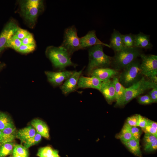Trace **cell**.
<instances>
[{"mask_svg":"<svg viewBox=\"0 0 157 157\" xmlns=\"http://www.w3.org/2000/svg\"><path fill=\"white\" fill-rule=\"evenodd\" d=\"M80 42L83 49L97 45H101L110 48L109 44L102 42L97 38L94 30L89 31L85 36L80 38Z\"/></svg>","mask_w":157,"mask_h":157,"instance_id":"7c38bea8","label":"cell"},{"mask_svg":"<svg viewBox=\"0 0 157 157\" xmlns=\"http://www.w3.org/2000/svg\"><path fill=\"white\" fill-rule=\"evenodd\" d=\"M5 64L0 62V70L4 66Z\"/></svg>","mask_w":157,"mask_h":157,"instance_id":"7bdbcfd3","label":"cell"},{"mask_svg":"<svg viewBox=\"0 0 157 157\" xmlns=\"http://www.w3.org/2000/svg\"><path fill=\"white\" fill-rule=\"evenodd\" d=\"M156 87H157V83L147 79L143 76L138 82L125 88L123 95L119 100L116 101L115 106H124L146 91Z\"/></svg>","mask_w":157,"mask_h":157,"instance_id":"6da1fadb","label":"cell"},{"mask_svg":"<svg viewBox=\"0 0 157 157\" xmlns=\"http://www.w3.org/2000/svg\"><path fill=\"white\" fill-rule=\"evenodd\" d=\"M57 157H60L59 155Z\"/></svg>","mask_w":157,"mask_h":157,"instance_id":"f6af8a7d","label":"cell"},{"mask_svg":"<svg viewBox=\"0 0 157 157\" xmlns=\"http://www.w3.org/2000/svg\"><path fill=\"white\" fill-rule=\"evenodd\" d=\"M42 136L36 132L34 136L23 143L24 146L26 148L38 143L41 140Z\"/></svg>","mask_w":157,"mask_h":157,"instance_id":"f1b7e54d","label":"cell"},{"mask_svg":"<svg viewBox=\"0 0 157 157\" xmlns=\"http://www.w3.org/2000/svg\"><path fill=\"white\" fill-rule=\"evenodd\" d=\"M123 43L125 48L134 47L135 35L131 33L122 35Z\"/></svg>","mask_w":157,"mask_h":157,"instance_id":"484cf974","label":"cell"},{"mask_svg":"<svg viewBox=\"0 0 157 157\" xmlns=\"http://www.w3.org/2000/svg\"><path fill=\"white\" fill-rule=\"evenodd\" d=\"M15 145L13 142L0 144V157H4L12 154Z\"/></svg>","mask_w":157,"mask_h":157,"instance_id":"7402d4cb","label":"cell"},{"mask_svg":"<svg viewBox=\"0 0 157 157\" xmlns=\"http://www.w3.org/2000/svg\"><path fill=\"white\" fill-rule=\"evenodd\" d=\"M148 119L139 114L137 126L140 127L142 129H144L147 125Z\"/></svg>","mask_w":157,"mask_h":157,"instance_id":"f35d334b","label":"cell"},{"mask_svg":"<svg viewBox=\"0 0 157 157\" xmlns=\"http://www.w3.org/2000/svg\"><path fill=\"white\" fill-rule=\"evenodd\" d=\"M22 44L21 40L14 35L7 42L5 48H11L17 51Z\"/></svg>","mask_w":157,"mask_h":157,"instance_id":"d4e9b609","label":"cell"},{"mask_svg":"<svg viewBox=\"0 0 157 157\" xmlns=\"http://www.w3.org/2000/svg\"><path fill=\"white\" fill-rule=\"evenodd\" d=\"M60 47L66 50L71 56L78 50L83 49L77 35V29L74 25L68 27L65 30L63 41Z\"/></svg>","mask_w":157,"mask_h":157,"instance_id":"ba28073f","label":"cell"},{"mask_svg":"<svg viewBox=\"0 0 157 157\" xmlns=\"http://www.w3.org/2000/svg\"><path fill=\"white\" fill-rule=\"evenodd\" d=\"M143 140L144 145H146L157 140V136L149 133H145Z\"/></svg>","mask_w":157,"mask_h":157,"instance_id":"d6a6232c","label":"cell"},{"mask_svg":"<svg viewBox=\"0 0 157 157\" xmlns=\"http://www.w3.org/2000/svg\"><path fill=\"white\" fill-rule=\"evenodd\" d=\"M2 138V131L0 130V144L1 143Z\"/></svg>","mask_w":157,"mask_h":157,"instance_id":"ee69618b","label":"cell"},{"mask_svg":"<svg viewBox=\"0 0 157 157\" xmlns=\"http://www.w3.org/2000/svg\"><path fill=\"white\" fill-rule=\"evenodd\" d=\"M139 114H136L128 117L126 123L131 126H137Z\"/></svg>","mask_w":157,"mask_h":157,"instance_id":"e575fe53","label":"cell"},{"mask_svg":"<svg viewBox=\"0 0 157 157\" xmlns=\"http://www.w3.org/2000/svg\"><path fill=\"white\" fill-rule=\"evenodd\" d=\"M74 71L66 70L58 72L45 71L44 73L48 81L53 86L57 87L61 86Z\"/></svg>","mask_w":157,"mask_h":157,"instance_id":"9c48e42d","label":"cell"},{"mask_svg":"<svg viewBox=\"0 0 157 157\" xmlns=\"http://www.w3.org/2000/svg\"><path fill=\"white\" fill-rule=\"evenodd\" d=\"M88 52L89 62L86 72L88 75L90 76L96 69L109 67L111 65L112 58L104 53L103 45H97L91 47Z\"/></svg>","mask_w":157,"mask_h":157,"instance_id":"277c9868","label":"cell"},{"mask_svg":"<svg viewBox=\"0 0 157 157\" xmlns=\"http://www.w3.org/2000/svg\"><path fill=\"white\" fill-rule=\"evenodd\" d=\"M140 68L141 74L150 80L157 83V56L142 53Z\"/></svg>","mask_w":157,"mask_h":157,"instance_id":"52a82bcc","label":"cell"},{"mask_svg":"<svg viewBox=\"0 0 157 157\" xmlns=\"http://www.w3.org/2000/svg\"><path fill=\"white\" fill-rule=\"evenodd\" d=\"M31 124L35 129L37 132L47 139L49 138L48 127L46 123L42 120L35 119L31 122Z\"/></svg>","mask_w":157,"mask_h":157,"instance_id":"d6986e66","label":"cell"},{"mask_svg":"<svg viewBox=\"0 0 157 157\" xmlns=\"http://www.w3.org/2000/svg\"><path fill=\"white\" fill-rule=\"evenodd\" d=\"M29 33L27 30L19 27L15 35L19 39L22 40Z\"/></svg>","mask_w":157,"mask_h":157,"instance_id":"74e56055","label":"cell"},{"mask_svg":"<svg viewBox=\"0 0 157 157\" xmlns=\"http://www.w3.org/2000/svg\"><path fill=\"white\" fill-rule=\"evenodd\" d=\"M9 157H13V156H10Z\"/></svg>","mask_w":157,"mask_h":157,"instance_id":"bcb514c9","label":"cell"},{"mask_svg":"<svg viewBox=\"0 0 157 157\" xmlns=\"http://www.w3.org/2000/svg\"><path fill=\"white\" fill-rule=\"evenodd\" d=\"M102 82L93 76L88 77L81 75L77 83L78 88H92L99 90Z\"/></svg>","mask_w":157,"mask_h":157,"instance_id":"4fadbf2b","label":"cell"},{"mask_svg":"<svg viewBox=\"0 0 157 157\" xmlns=\"http://www.w3.org/2000/svg\"><path fill=\"white\" fill-rule=\"evenodd\" d=\"M130 130L133 137L138 140H139L142 133L141 129L137 126H130Z\"/></svg>","mask_w":157,"mask_h":157,"instance_id":"d590c367","label":"cell"},{"mask_svg":"<svg viewBox=\"0 0 157 157\" xmlns=\"http://www.w3.org/2000/svg\"><path fill=\"white\" fill-rule=\"evenodd\" d=\"M20 13L25 21L31 28L35 26L37 19L44 9L41 0H22L19 1Z\"/></svg>","mask_w":157,"mask_h":157,"instance_id":"7a4b0ae2","label":"cell"},{"mask_svg":"<svg viewBox=\"0 0 157 157\" xmlns=\"http://www.w3.org/2000/svg\"><path fill=\"white\" fill-rule=\"evenodd\" d=\"M13 157H22L21 156L17 154L15 152L13 151L12 153Z\"/></svg>","mask_w":157,"mask_h":157,"instance_id":"b9f144b4","label":"cell"},{"mask_svg":"<svg viewBox=\"0 0 157 157\" xmlns=\"http://www.w3.org/2000/svg\"><path fill=\"white\" fill-rule=\"evenodd\" d=\"M19 27L14 20H11L6 24L0 35V53L4 49L9 39L13 35Z\"/></svg>","mask_w":157,"mask_h":157,"instance_id":"30bf717a","label":"cell"},{"mask_svg":"<svg viewBox=\"0 0 157 157\" xmlns=\"http://www.w3.org/2000/svg\"><path fill=\"white\" fill-rule=\"evenodd\" d=\"M130 126L126 123L119 135L118 137L123 143L133 138L130 131Z\"/></svg>","mask_w":157,"mask_h":157,"instance_id":"cb8c5ba5","label":"cell"},{"mask_svg":"<svg viewBox=\"0 0 157 157\" xmlns=\"http://www.w3.org/2000/svg\"><path fill=\"white\" fill-rule=\"evenodd\" d=\"M99 91L108 103H110L116 100L115 86L113 80H110L102 82Z\"/></svg>","mask_w":157,"mask_h":157,"instance_id":"9a60e30c","label":"cell"},{"mask_svg":"<svg viewBox=\"0 0 157 157\" xmlns=\"http://www.w3.org/2000/svg\"><path fill=\"white\" fill-rule=\"evenodd\" d=\"M22 44L25 45L36 44L33 36L30 33L26 37L21 40Z\"/></svg>","mask_w":157,"mask_h":157,"instance_id":"8d00e7d4","label":"cell"},{"mask_svg":"<svg viewBox=\"0 0 157 157\" xmlns=\"http://www.w3.org/2000/svg\"><path fill=\"white\" fill-rule=\"evenodd\" d=\"M84 68L79 71H75L73 74L65 80L60 86L63 94L67 95L75 91L77 88V83Z\"/></svg>","mask_w":157,"mask_h":157,"instance_id":"8fae6325","label":"cell"},{"mask_svg":"<svg viewBox=\"0 0 157 157\" xmlns=\"http://www.w3.org/2000/svg\"><path fill=\"white\" fill-rule=\"evenodd\" d=\"M45 54L53 66L59 71L65 70L68 67H75L77 65L72 61L71 56L67 51L60 46L48 47L46 50Z\"/></svg>","mask_w":157,"mask_h":157,"instance_id":"3957f363","label":"cell"},{"mask_svg":"<svg viewBox=\"0 0 157 157\" xmlns=\"http://www.w3.org/2000/svg\"><path fill=\"white\" fill-rule=\"evenodd\" d=\"M36 133L33 127L29 125L17 131L16 138L19 139L22 143H24L34 136Z\"/></svg>","mask_w":157,"mask_h":157,"instance_id":"ffe728a7","label":"cell"},{"mask_svg":"<svg viewBox=\"0 0 157 157\" xmlns=\"http://www.w3.org/2000/svg\"><path fill=\"white\" fill-rule=\"evenodd\" d=\"M13 122L10 117L7 114L3 113H0V130L1 131H2Z\"/></svg>","mask_w":157,"mask_h":157,"instance_id":"83f0119b","label":"cell"},{"mask_svg":"<svg viewBox=\"0 0 157 157\" xmlns=\"http://www.w3.org/2000/svg\"><path fill=\"white\" fill-rule=\"evenodd\" d=\"M36 48V44L25 45L22 44L16 51L22 53H27L34 51Z\"/></svg>","mask_w":157,"mask_h":157,"instance_id":"4dcf8cb0","label":"cell"},{"mask_svg":"<svg viewBox=\"0 0 157 157\" xmlns=\"http://www.w3.org/2000/svg\"><path fill=\"white\" fill-rule=\"evenodd\" d=\"M117 73V71L113 69L101 68L93 70L90 76L95 77L103 82L110 80V78L114 77Z\"/></svg>","mask_w":157,"mask_h":157,"instance_id":"5bb4252c","label":"cell"},{"mask_svg":"<svg viewBox=\"0 0 157 157\" xmlns=\"http://www.w3.org/2000/svg\"><path fill=\"white\" fill-rule=\"evenodd\" d=\"M57 151L53 149L50 147H45L38 150L37 155L39 157H51Z\"/></svg>","mask_w":157,"mask_h":157,"instance_id":"4316f807","label":"cell"},{"mask_svg":"<svg viewBox=\"0 0 157 157\" xmlns=\"http://www.w3.org/2000/svg\"><path fill=\"white\" fill-rule=\"evenodd\" d=\"M13 151L22 157H29V153L28 149L21 144H15Z\"/></svg>","mask_w":157,"mask_h":157,"instance_id":"f546056e","label":"cell"},{"mask_svg":"<svg viewBox=\"0 0 157 157\" xmlns=\"http://www.w3.org/2000/svg\"><path fill=\"white\" fill-rule=\"evenodd\" d=\"M133 154L138 157H142V154L140 145V140L133 138L123 143Z\"/></svg>","mask_w":157,"mask_h":157,"instance_id":"44dd1931","label":"cell"},{"mask_svg":"<svg viewBox=\"0 0 157 157\" xmlns=\"http://www.w3.org/2000/svg\"><path fill=\"white\" fill-rule=\"evenodd\" d=\"M148 95L154 102L157 101V87H156L151 89L149 92Z\"/></svg>","mask_w":157,"mask_h":157,"instance_id":"60d3db41","label":"cell"},{"mask_svg":"<svg viewBox=\"0 0 157 157\" xmlns=\"http://www.w3.org/2000/svg\"><path fill=\"white\" fill-rule=\"evenodd\" d=\"M142 53V49L133 47L124 49L115 52L112 58L111 65L118 71L122 70L126 66L140 57Z\"/></svg>","mask_w":157,"mask_h":157,"instance_id":"5b68a950","label":"cell"},{"mask_svg":"<svg viewBox=\"0 0 157 157\" xmlns=\"http://www.w3.org/2000/svg\"><path fill=\"white\" fill-rule=\"evenodd\" d=\"M152 46L150 41L149 35L141 32L135 35L134 47L141 49H148L151 48Z\"/></svg>","mask_w":157,"mask_h":157,"instance_id":"e0dca14e","label":"cell"},{"mask_svg":"<svg viewBox=\"0 0 157 157\" xmlns=\"http://www.w3.org/2000/svg\"><path fill=\"white\" fill-rule=\"evenodd\" d=\"M140 63V61L137 59L122 69L118 80L125 88L138 82L143 76L141 73Z\"/></svg>","mask_w":157,"mask_h":157,"instance_id":"8992f818","label":"cell"},{"mask_svg":"<svg viewBox=\"0 0 157 157\" xmlns=\"http://www.w3.org/2000/svg\"><path fill=\"white\" fill-rule=\"evenodd\" d=\"M122 35L119 31L115 29L111 34L109 45L110 48L112 49L115 52L125 48L122 41Z\"/></svg>","mask_w":157,"mask_h":157,"instance_id":"2e32d148","label":"cell"},{"mask_svg":"<svg viewBox=\"0 0 157 157\" xmlns=\"http://www.w3.org/2000/svg\"><path fill=\"white\" fill-rule=\"evenodd\" d=\"M138 102L142 104H149L154 103L148 94L139 96L138 97Z\"/></svg>","mask_w":157,"mask_h":157,"instance_id":"1f68e13d","label":"cell"},{"mask_svg":"<svg viewBox=\"0 0 157 157\" xmlns=\"http://www.w3.org/2000/svg\"><path fill=\"white\" fill-rule=\"evenodd\" d=\"M143 130L145 133H149L157 136V129L147 124Z\"/></svg>","mask_w":157,"mask_h":157,"instance_id":"ab89813d","label":"cell"},{"mask_svg":"<svg viewBox=\"0 0 157 157\" xmlns=\"http://www.w3.org/2000/svg\"><path fill=\"white\" fill-rule=\"evenodd\" d=\"M113 81L115 86L116 100L117 101L122 97L126 88L120 83L117 77H114Z\"/></svg>","mask_w":157,"mask_h":157,"instance_id":"603a6c76","label":"cell"},{"mask_svg":"<svg viewBox=\"0 0 157 157\" xmlns=\"http://www.w3.org/2000/svg\"><path fill=\"white\" fill-rule=\"evenodd\" d=\"M157 149V140L152 143L144 145V150L147 153H150Z\"/></svg>","mask_w":157,"mask_h":157,"instance_id":"836d02e7","label":"cell"},{"mask_svg":"<svg viewBox=\"0 0 157 157\" xmlns=\"http://www.w3.org/2000/svg\"><path fill=\"white\" fill-rule=\"evenodd\" d=\"M1 131L2 138L0 144L6 142H13L16 138L17 131L13 122Z\"/></svg>","mask_w":157,"mask_h":157,"instance_id":"ac0fdd59","label":"cell"}]
</instances>
